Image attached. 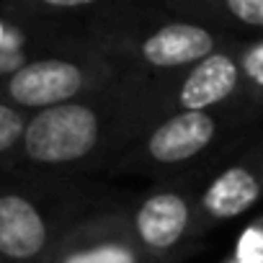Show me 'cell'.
<instances>
[{
    "label": "cell",
    "mask_w": 263,
    "mask_h": 263,
    "mask_svg": "<svg viewBox=\"0 0 263 263\" xmlns=\"http://www.w3.org/2000/svg\"><path fill=\"white\" fill-rule=\"evenodd\" d=\"M163 116L165 75H121L93 96L31 114L13 171L57 178L111 171Z\"/></svg>",
    "instance_id": "obj_1"
},
{
    "label": "cell",
    "mask_w": 263,
    "mask_h": 263,
    "mask_svg": "<svg viewBox=\"0 0 263 263\" xmlns=\"http://www.w3.org/2000/svg\"><path fill=\"white\" fill-rule=\"evenodd\" d=\"M235 36L176 18L155 3L124 6L80 36V44L108 60L126 75L163 78L181 72L212 52L227 47Z\"/></svg>",
    "instance_id": "obj_2"
},
{
    "label": "cell",
    "mask_w": 263,
    "mask_h": 263,
    "mask_svg": "<svg viewBox=\"0 0 263 263\" xmlns=\"http://www.w3.org/2000/svg\"><path fill=\"white\" fill-rule=\"evenodd\" d=\"M260 126L263 114L245 101L209 111L171 114L155 121L111 171L155 176L158 181L201 176Z\"/></svg>",
    "instance_id": "obj_3"
},
{
    "label": "cell",
    "mask_w": 263,
    "mask_h": 263,
    "mask_svg": "<svg viewBox=\"0 0 263 263\" xmlns=\"http://www.w3.org/2000/svg\"><path fill=\"white\" fill-rule=\"evenodd\" d=\"M101 201L75 178L0 173V263H49L62 237Z\"/></svg>",
    "instance_id": "obj_4"
},
{
    "label": "cell",
    "mask_w": 263,
    "mask_h": 263,
    "mask_svg": "<svg viewBox=\"0 0 263 263\" xmlns=\"http://www.w3.org/2000/svg\"><path fill=\"white\" fill-rule=\"evenodd\" d=\"M121 75L126 72L114 67L101 54L90 52L88 47H78L70 52L42 57L3 80L0 103L31 116L93 96L116 83Z\"/></svg>",
    "instance_id": "obj_5"
},
{
    "label": "cell",
    "mask_w": 263,
    "mask_h": 263,
    "mask_svg": "<svg viewBox=\"0 0 263 263\" xmlns=\"http://www.w3.org/2000/svg\"><path fill=\"white\" fill-rule=\"evenodd\" d=\"M201 176L158 181L135 204H124L129 227L150 263H178L196 237V191Z\"/></svg>",
    "instance_id": "obj_6"
},
{
    "label": "cell",
    "mask_w": 263,
    "mask_h": 263,
    "mask_svg": "<svg viewBox=\"0 0 263 263\" xmlns=\"http://www.w3.org/2000/svg\"><path fill=\"white\" fill-rule=\"evenodd\" d=\"M263 201V126L199 178L196 191V237L248 214Z\"/></svg>",
    "instance_id": "obj_7"
},
{
    "label": "cell",
    "mask_w": 263,
    "mask_h": 263,
    "mask_svg": "<svg viewBox=\"0 0 263 263\" xmlns=\"http://www.w3.org/2000/svg\"><path fill=\"white\" fill-rule=\"evenodd\" d=\"M49 263H150L129 227L124 204H96L57 245Z\"/></svg>",
    "instance_id": "obj_8"
},
{
    "label": "cell",
    "mask_w": 263,
    "mask_h": 263,
    "mask_svg": "<svg viewBox=\"0 0 263 263\" xmlns=\"http://www.w3.org/2000/svg\"><path fill=\"white\" fill-rule=\"evenodd\" d=\"M168 116L183 111H209L232 106L242 98V72H240V39L212 52L196 65L165 75Z\"/></svg>",
    "instance_id": "obj_9"
},
{
    "label": "cell",
    "mask_w": 263,
    "mask_h": 263,
    "mask_svg": "<svg viewBox=\"0 0 263 263\" xmlns=\"http://www.w3.org/2000/svg\"><path fill=\"white\" fill-rule=\"evenodd\" d=\"M78 47L83 44L75 39H62L18 16L8 0L0 3V83L42 57L70 52Z\"/></svg>",
    "instance_id": "obj_10"
},
{
    "label": "cell",
    "mask_w": 263,
    "mask_h": 263,
    "mask_svg": "<svg viewBox=\"0 0 263 263\" xmlns=\"http://www.w3.org/2000/svg\"><path fill=\"white\" fill-rule=\"evenodd\" d=\"M8 3L26 21L62 39L80 42L85 31L114 16L124 6V0H8Z\"/></svg>",
    "instance_id": "obj_11"
},
{
    "label": "cell",
    "mask_w": 263,
    "mask_h": 263,
    "mask_svg": "<svg viewBox=\"0 0 263 263\" xmlns=\"http://www.w3.org/2000/svg\"><path fill=\"white\" fill-rule=\"evenodd\" d=\"M176 18L242 39L240 34H263V0H155Z\"/></svg>",
    "instance_id": "obj_12"
},
{
    "label": "cell",
    "mask_w": 263,
    "mask_h": 263,
    "mask_svg": "<svg viewBox=\"0 0 263 263\" xmlns=\"http://www.w3.org/2000/svg\"><path fill=\"white\" fill-rule=\"evenodd\" d=\"M240 72L245 103L263 114V34L240 39Z\"/></svg>",
    "instance_id": "obj_13"
},
{
    "label": "cell",
    "mask_w": 263,
    "mask_h": 263,
    "mask_svg": "<svg viewBox=\"0 0 263 263\" xmlns=\"http://www.w3.org/2000/svg\"><path fill=\"white\" fill-rule=\"evenodd\" d=\"M26 124H29V114L0 103V173L13 171Z\"/></svg>",
    "instance_id": "obj_14"
},
{
    "label": "cell",
    "mask_w": 263,
    "mask_h": 263,
    "mask_svg": "<svg viewBox=\"0 0 263 263\" xmlns=\"http://www.w3.org/2000/svg\"><path fill=\"white\" fill-rule=\"evenodd\" d=\"M222 263H263V217H255L240 230L232 253Z\"/></svg>",
    "instance_id": "obj_15"
}]
</instances>
